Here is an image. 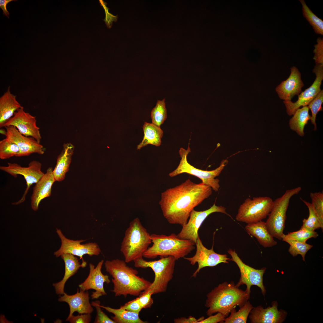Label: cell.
Returning a JSON list of instances; mask_svg holds the SVG:
<instances>
[{
    "label": "cell",
    "mask_w": 323,
    "mask_h": 323,
    "mask_svg": "<svg viewBox=\"0 0 323 323\" xmlns=\"http://www.w3.org/2000/svg\"><path fill=\"white\" fill-rule=\"evenodd\" d=\"M144 136L142 141L137 146L140 150L148 144L159 146L161 144V139L163 132L160 128L153 123L145 122L143 126Z\"/></svg>",
    "instance_id": "27"
},
{
    "label": "cell",
    "mask_w": 323,
    "mask_h": 323,
    "mask_svg": "<svg viewBox=\"0 0 323 323\" xmlns=\"http://www.w3.org/2000/svg\"><path fill=\"white\" fill-rule=\"evenodd\" d=\"M277 303H274L271 307L264 309L261 306L253 307L249 318L252 323H275L282 322L286 313L277 308Z\"/></svg>",
    "instance_id": "22"
},
{
    "label": "cell",
    "mask_w": 323,
    "mask_h": 323,
    "mask_svg": "<svg viewBox=\"0 0 323 323\" xmlns=\"http://www.w3.org/2000/svg\"><path fill=\"white\" fill-rule=\"evenodd\" d=\"M100 5L103 7L105 10V17L103 21L105 22L107 27L111 28L113 21L116 22L117 20L118 16H114L109 12V8L106 6L107 3L102 0H99Z\"/></svg>",
    "instance_id": "42"
},
{
    "label": "cell",
    "mask_w": 323,
    "mask_h": 323,
    "mask_svg": "<svg viewBox=\"0 0 323 323\" xmlns=\"http://www.w3.org/2000/svg\"><path fill=\"white\" fill-rule=\"evenodd\" d=\"M273 201L268 196L247 198L240 206L236 219L247 224L261 221L270 213Z\"/></svg>",
    "instance_id": "9"
},
{
    "label": "cell",
    "mask_w": 323,
    "mask_h": 323,
    "mask_svg": "<svg viewBox=\"0 0 323 323\" xmlns=\"http://www.w3.org/2000/svg\"><path fill=\"white\" fill-rule=\"evenodd\" d=\"M36 121V117L25 112L22 107L15 113L3 127L14 126L22 135L31 137L40 143L42 137Z\"/></svg>",
    "instance_id": "16"
},
{
    "label": "cell",
    "mask_w": 323,
    "mask_h": 323,
    "mask_svg": "<svg viewBox=\"0 0 323 323\" xmlns=\"http://www.w3.org/2000/svg\"><path fill=\"white\" fill-rule=\"evenodd\" d=\"M104 262L101 260L95 267L90 263L89 264V272L88 276L85 281L79 284L80 290L85 291L90 289L95 291L92 292L91 297L92 299H97L99 297L107 295L104 288L105 283L109 284L110 282L109 276L105 275L101 272V269Z\"/></svg>",
    "instance_id": "17"
},
{
    "label": "cell",
    "mask_w": 323,
    "mask_h": 323,
    "mask_svg": "<svg viewBox=\"0 0 323 323\" xmlns=\"http://www.w3.org/2000/svg\"><path fill=\"white\" fill-rule=\"evenodd\" d=\"M313 53L314 54L313 59L316 64L323 65V39L319 37L317 39V43L314 46Z\"/></svg>",
    "instance_id": "40"
},
{
    "label": "cell",
    "mask_w": 323,
    "mask_h": 323,
    "mask_svg": "<svg viewBox=\"0 0 323 323\" xmlns=\"http://www.w3.org/2000/svg\"><path fill=\"white\" fill-rule=\"evenodd\" d=\"M313 71L316 75L315 80L309 87L298 95V100L295 102L291 100L284 101L287 113L289 115H293L300 107L307 106L321 90L320 86L323 79V65L316 64Z\"/></svg>",
    "instance_id": "15"
},
{
    "label": "cell",
    "mask_w": 323,
    "mask_h": 323,
    "mask_svg": "<svg viewBox=\"0 0 323 323\" xmlns=\"http://www.w3.org/2000/svg\"><path fill=\"white\" fill-rule=\"evenodd\" d=\"M61 257L65 263L64 275L63 279L60 281L53 284L56 294L58 295H63L64 294V286L67 281L74 275L80 267H85L87 264L86 261L82 262L80 264L77 258L71 254H63L61 255Z\"/></svg>",
    "instance_id": "23"
},
{
    "label": "cell",
    "mask_w": 323,
    "mask_h": 323,
    "mask_svg": "<svg viewBox=\"0 0 323 323\" xmlns=\"http://www.w3.org/2000/svg\"><path fill=\"white\" fill-rule=\"evenodd\" d=\"M41 163L39 161L34 160L31 161L27 167H22L16 163H7V166H1L0 169L16 177L18 175H22L26 183L27 187L21 199L13 205H18L23 202L25 200L26 195L31 186L36 183L45 174L41 170Z\"/></svg>",
    "instance_id": "10"
},
{
    "label": "cell",
    "mask_w": 323,
    "mask_h": 323,
    "mask_svg": "<svg viewBox=\"0 0 323 323\" xmlns=\"http://www.w3.org/2000/svg\"><path fill=\"white\" fill-rule=\"evenodd\" d=\"M215 212L221 213L231 217L226 212L224 207L217 205L215 203L209 209L203 211H198L194 209L191 213L188 221L182 226L181 231L177 235L178 237L195 244L199 237L198 231L202 223L208 216Z\"/></svg>",
    "instance_id": "12"
},
{
    "label": "cell",
    "mask_w": 323,
    "mask_h": 323,
    "mask_svg": "<svg viewBox=\"0 0 323 323\" xmlns=\"http://www.w3.org/2000/svg\"><path fill=\"white\" fill-rule=\"evenodd\" d=\"M102 308L105 309L109 313L114 315L112 317V319L115 323H146L141 319L139 313L123 309H114L109 307H106L99 304Z\"/></svg>",
    "instance_id": "28"
},
{
    "label": "cell",
    "mask_w": 323,
    "mask_h": 323,
    "mask_svg": "<svg viewBox=\"0 0 323 323\" xmlns=\"http://www.w3.org/2000/svg\"><path fill=\"white\" fill-rule=\"evenodd\" d=\"M323 102V90H321L316 97L309 103L308 107L311 111V123L314 126V130L316 129V115L318 112L322 110V104Z\"/></svg>",
    "instance_id": "37"
},
{
    "label": "cell",
    "mask_w": 323,
    "mask_h": 323,
    "mask_svg": "<svg viewBox=\"0 0 323 323\" xmlns=\"http://www.w3.org/2000/svg\"><path fill=\"white\" fill-rule=\"evenodd\" d=\"M6 130H4V129H0V133L1 134H3V135L4 134V135H5V134H6Z\"/></svg>",
    "instance_id": "48"
},
{
    "label": "cell",
    "mask_w": 323,
    "mask_h": 323,
    "mask_svg": "<svg viewBox=\"0 0 323 323\" xmlns=\"http://www.w3.org/2000/svg\"><path fill=\"white\" fill-rule=\"evenodd\" d=\"M58 299L60 302L67 303L70 309L69 315L68 318L77 312L79 314H91L93 309L89 301V294L87 291H84L77 289V292L73 295H68L65 292Z\"/></svg>",
    "instance_id": "21"
},
{
    "label": "cell",
    "mask_w": 323,
    "mask_h": 323,
    "mask_svg": "<svg viewBox=\"0 0 323 323\" xmlns=\"http://www.w3.org/2000/svg\"><path fill=\"white\" fill-rule=\"evenodd\" d=\"M74 148V146L71 143L64 144L63 149L57 157L56 166L53 170L56 181L60 182L64 179L69 170Z\"/></svg>",
    "instance_id": "26"
},
{
    "label": "cell",
    "mask_w": 323,
    "mask_h": 323,
    "mask_svg": "<svg viewBox=\"0 0 323 323\" xmlns=\"http://www.w3.org/2000/svg\"><path fill=\"white\" fill-rule=\"evenodd\" d=\"M196 251L194 255L192 257L183 258L194 265L196 263L198 267L193 273L192 277L195 278L200 270L206 267H214L221 263H228L231 258L228 257L226 254H221L215 252L213 246L211 249H207L203 244L199 236L195 243Z\"/></svg>",
    "instance_id": "13"
},
{
    "label": "cell",
    "mask_w": 323,
    "mask_h": 323,
    "mask_svg": "<svg viewBox=\"0 0 323 323\" xmlns=\"http://www.w3.org/2000/svg\"><path fill=\"white\" fill-rule=\"evenodd\" d=\"M227 252L231 256V260L236 264L240 270V277L236 286L239 287L241 285L245 284L246 286L245 291L250 296L251 287L257 286L261 289L262 294L264 295L266 290L263 284V276L266 268H254L244 263L234 250L230 249Z\"/></svg>",
    "instance_id": "11"
},
{
    "label": "cell",
    "mask_w": 323,
    "mask_h": 323,
    "mask_svg": "<svg viewBox=\"0 0 323 323\" xmlns=\"http://www.w3.org/2000/svg\"><path fill=\"white\" fill-rule=\"evenodd\" d=\"M204 319L199 323H223L226 316L220 313H217L215 315H212Z\"/></svg>",
    "instance_id": "45"
},
{
    "label": "cell",
    "mask_w": 323,
    "mask_h": 323,
    "mask_svg": "<svg viewBox=\"0 0 323 323\" xmlns=\"http://www.w3.org/2000/svg\"><path fill=\"white\" fill-rule=\"evenodd\" d=\"M191 152L189 146L187 150L182 147L180 148L179 153L181 159L176 169L169 173V176L172 177L182 173H188L198 177L201 180L202 182L210 186L215 191H217L220 187V180L215 178L221 173L228 161L223 160L220 166L215 169L211 170H202L195 167L188 162L187 156Z\"/></svg>",
    "instance_id": "7"
},
{
    "label": "cell",
    "mask_w": 323,
    "mask_h": 323,
    "mask_svg": "<svg viewBox=\"0 0 323 323\" xmlns=\"http://www.w3.org/2000/svg\"><path fill=\"white\" fill-rule=\"evenodd\" d=\"M150 236L153 244L143 255L147 258L170 256L177 260L184 258L195 248L194 243L180 239L174 233L168 235L153 234Z\"/></svg>",
    "instance_id": "4"
},
{
    "label": "cell",
    "mask_w": 323,
    "mask_h": 323,
    "mask_svg": "<svg viewBox=\"0 0 323 323\" xmlns=\"http://www.w3.org/2000/svg\"><path fill=\"white\" fill-rule=\"evenodd\" d=\"M309 108L307 106L299 108L289 121V125L291 129L295 131L301 136L304 135V127L311 119V116L309 114Z\"/></svg>",
    "instance_id": "29"
},
{
    "label": "cell",
    "mask_w": 323,
    "mask_h": 323,
    "mask_svg": "<svg viewBox=\"0 0 323 323\" xmlns=\"http://www.w3.org/2000/svg\"><path fill=\"white\" fill-rule=\"evenodd\" d=\"M212 190L202 182L196 184L189 179L167 189L162 193L159 202L164 217L170 223L182 226L194 208L211 195Z\"/></svg>",
    "instance_id": "1"
},
{
    "label": "cell",
    "mask_w": 323,
    "mask_h": 323,
    "mask_svg": "<svg viewBox=\"0 0 323 323\" xmlns=\"http://www.w3.org/2000/svg\"><path fill=\"white\" fill-rule=\"evenodd\" d=\"M245 229L249 234L255 237L260 244L264 248L272 247L277 244L269 233L265 222L261 220L247 224Z\"/></svg>",
    "instance_id": "25"
},
{
    "label": "cell",
    "mask_w": 323,
    "mask_h": 323,
    "mask_svg": "<svg viewBox=\"0 0 323 323\" xmlns=\"http://www.w3.org/2000/svg\"><path fill=\"white\" fill-rule=\"evenodd\" d=\"M100 301H93L91 305L95 307L96 310L97 316L94 323H115L112 319L110 318L101 309L99 306Z\"/></svg>",
    "instance_id": "39"
},
{
    "label": "cell",
    "mask_w": 323,
    "mask_h": 323,
    "mask_svg": "<svg viewBox=\"0 0 323 323\" xmlns=\"http://www.w3.org/2000/svg\"><path fill=\"white\" fill-rule=\"evenodd\" d=\"M56 232L61 241L60 249L54 253V255L57 257L64 254L69 253L79 257L80 259L82 260V262H85L83 258L84 255H88L90 256L98 255L101 252L99 246L95 243L81 244V243L86 240H73L68 239L61 230L57 228H56Z\"/></svg>",
    "instance_id": "14"
},
{
    "label": "cell",
    "mask_w": 323,
    "mask_h": 323,
    "mask_svg": "<svg viewBox=\"0 0 323 323\" xmlns=\"http://www.w3.org/2000/svg\"><path fill=\"white\" fill-rule=\"evenodd\" d=\"M302 13L316 34L323 35V21L315 15L307 5L304 0H300Z\"/></svg>",
    "instance_id": "31"
},
{
    "label": "cell",
    "mask_w": 323,
    "mask_h": 323,
    "mask_svg": "<svg viewBox=\"0 0 323 323\" xmlns=\"http://www.w3.org/2000/svg\"><path fill=\"white\" fill-rule=\"evenodd\" d=\"M301 190L300 186L287 190L282 196L273 201L266 223L269 233L273 237L282 240L290 200L294 195L298 194Z\"/></svg>",
    "instance_id": "8"
},
{
    "label": "cell",
    "mask_w": 323,
    "mask_h": 323,
    "mask_svg": "<svg viewBox=\"0 0 323 323\" xmlns=\"http://www.w3.org/2000/svg\"><path fill=\"white\" fill-rule=\"evenodd\" d=\"M9 86L0 97V127L4 125L22 106L17 100L16 96L12 94Z\"/></svg>",
    "instance_id": "24"
},
{
    "label": "cell",
    "mask_w": 323,
    "mask_h": 323,
    "mask_svg": "<svg viewBox=\"0 0 323 323\" xmlns=\"http://www.w3.org/2000/svg\"><path fill=\"white\" fill-rule=\"evenodd\" d=\"M288 243L290 245L288 249V252L293 257L301 255L304 261H305V256L307 252L313 246L306 243H302L297 241L286 240L284 241Z\"/></svg>",
    "instance_id": "36"
},
{
    "label": "cell",
    "mask_w": 323,
    "mask_h": 323,
    "mask_svg": "<svg viewBox=\"0 0 323 323\" xmlns=\"http://www.w3.org/2000/svg\"><path fill=\"white\" fill-rule=\"evenodd\" d=\"M317 233L315 231H310L305 228H301L296 231L290 232L287 234H284L282 236V240H291L298 241L306 243L309 239L316 238L318 236Z\"/></svg>",
    "instance_id": "34"
},
{
    "label": "cell",
    "mask_w": 323,
    "mask_h": 323,
    "mask_svg": "<svg viewBox=\"0 0 323 323\" xmlns=\"http://www.w3.org/2000/svg\"><path fill=\"white\" fill-rule=\"evenodd\" d=\"M205 307L208 316L220 313L227 317L231 311L237 306L241 307L249 299L246 291L237 287L233 281L219 284L207 295Z\"/></svg>",
    "instance_id": "3"
},
{
    "label": "cell",
    "mask_w": 323,
    "mask_h": 323,
    "mask_svg": "<svg viewBox=\"0 0 323 323\" xmlns=\"http://www.w3.org/2000/svg\"><path fill=\"white\" fill-rule=\"evenodd\" d=\"M249 301H247L243 305L240 307L237 312L235 308L231 311L230 316L226 318L224 323H246L249 313L253 308Z\"/></svg>",
    "instance_id": "30"
},
{
    "label": "cell",
    "mask_w": 323,
    "mask_h": 323,
    "mask_svg": "<svg viewBox=\"0 0 323 323\" xmlns=\"http://www.w3.org/2000/svg\"><path fill=\"white\" fill-rule=\"evenodd\" d=\"M152 293L149 290H146L142 293L138 298L139 302L142 309L150 308L153 303L152 298Z\"/></svg>",
    "instance_id": "41"
},
{
    "label": "cell",
    "mask_w": 323,
    "mask_h": 323,
    "mask_svg": "<svg viewBox=\"0 0 323 323\" xmlns=\"http://www.w3.org/2000/svg\"><path fill=\"white\" fill-rule=\"evenodd\" d=\"M51 167H49L44 176L35 184L31 197V206L34 211L38 210L41 201L51 194L52 186L56 181Z\"/></svg>",
    "instance_id": "20"
},
{
    "label": "cell",
    "mask_w": 323,
    "mask_h": 323,
    "mask_svg": "<svg viewBox=\"0 0 323 323\" xmlns=\"http://www.w3.org/2000/svg\"><path fill=\"white\" fill-rule=\"evenodd\" d=\"M15 0H0V7L2 10L3 14L9 18L10 13L7 8V4L10 2L12 1H16Z\"/></svg>",
    "instance_id": "47"
},
{
    "label": "cell",
    "mask_w": 323,
    "mask_h": 323,
    "mask_svg": "<svg viewBox=\"0 0 323 323\" xmlns=\"http://www.w3.org/2000/svg\"><path fill=\"white\" fill-rule=\"evenodd\" d=\"M20 149L16 144L5 138L0 141V159H5L17 157Z\"/></svg>",
    "instance_id": "35"
},
{
    "label": "cell",
    "mask_w": 323,
    "mask_h": 323,
    "mask_svg": "<svg viewBox=\"0 0 323 323\" xmlns=\"http://www.w3.org/2000/svg\"><path fill=\"white\" fill-rule=\"evenodd\" d=\"M310 196L315 210L323 227V193L319 191L311 192Z\"/></svg>",
    "instance_id": "38"
},
{
    "label": "cell",
    "mask_w": 323,
    "mask_h": 323,
    "mask_svg": "<svg viewBox=\"0 0 323 323\" xmlns=\"http://www.w3.org/2000/svg\"><path fill=\"white\" fill-rule=\"evenodd\" d=\"M126 263L124 260L118 259L105 262L106 270L112 277L114 287L112 291L115 296H139L147 290L152 283L138 275V271Z\"/></svg>",
    "instance_id": "2"
},
{
    "label": "cell",
    "mask_w": 323,
    "mask_h": 323,
    "mask_svg": "<svg viewBox=\"0 0 323 323\" xmlns=\"http://www.w3.org/2000/svg\"><path fill=\"white\" fill-rule=\"evenodd\" d=\"M150 234L136 217L131 221L126 230L120 251L127 263L143 257L152 243Z\"/></svg>",
    "instance_id": "5"
},
{
    "label": "cell",
    "mask_w": 323,
    "mask_h": 323,
    "mask_svg": "<svg viewBox=\"0 0 323 323\" xmlns=\"http://www.w3.org/2000/svg\"><path fill=\"white\" fill-rule=\"evenodd\" d=\"M176 260L173 257L169 256L161 257L158 260L153 261H147L141 257L133 262L136 267H149L153 271L154 280L147 290L155 294L166 291L168 284L173 277Z\"/></svg>",
    "instance_id": "6"
},
{
    "label": "cell",
    "mask_w": 323,
    "mask_h": 323,
    "mask_svg": "<svg viewBox=\"0 0 323 323\" xmlns=\"http://www.w3.org/2000/svg\"><path fill=\"white\" fill-rule=\"evenodd\" d=\"M91 318L90 314H81L76 316L72 315L70 317L67 318L66 321L71 323H89L91 321Z\"/></svg>",
    "instance_id": "44"
},
{
    "label": "cell",
    "mask_w": 323,
    "mask_h": 323,
    "mask_svg": "<svg viewBox=\"0 0 323 323\" xmlns=\"http://www.w3.org/2000/svg\"><path fill=\"white\" fill-rule=\"evenodd\" d=\"M120 307L132 312L139 313L142 310L138 298L126 303Z\"/></svg>",
    "instance_id": "43"
},
{
    "label": "cell",
    "mask_w": 323,
    "mask_h": 323,
    "mask_svg": "<svg viewBox=\"0 0 323 323\" xmlns=\"http://www.w3.org/2000/svg\"><path fill=\"white\" fill-rule=\"evenodd\" d=\"M304 86L300 72L296 67L293 66L290 68L289 77L278 85L275 90L281 99L290 101L295 95H298L301 92Z\"/></svg>",
    "instance_id": "19"
},
{
    "label": "cell",
    "mask_w": 323,
    "mask_h": 323,
    "mask_svg": "<svg viewBox=\"0 0 323 323\" xmlns=\"http://www.w3.org/2000/svg\"><path fill=\"white\" fill-rule=\"evenodd\" d=\"M204 319V317H202L199 319H197L195 317L190 316L188 318L181 317L175 319H174L175 323H199L200 321Z\"/></svg>",
    "instance_id": "46"
},
{
    "label": "cell",
    "mask_w": 323,
    "mask_h": 323,
    "mask_svg": "<svg viewBox=\"0 0 323 323\" xmlns=\"http://www.w3.org/2000/svg\"><path fill=\"white\" fill-rule=\"evenodd\" d=\"M301 199L308 208L309 211L308 217L307 219L305 218L303 220V224L301 228L313 231L321 228L323 231V227L322 226L313 204L305 200Z\"/></svg>",
    "instance_id": "32"
},
{
    "label": "cell",
    "mask_w": 323,
    "mask_h": 323,
    "mask_svg": "<svg viewBox=\"0 0 323 323\" xmlns=\"http://www.w3.org/2000/svg\"><path fill=\"white\" fill-rule=\"evenodd\" d=\"M165 100L164 98L161 100H158L156 106L151 112L152 123L159 127L164 123L167 117Z\"/></svg>",
    "instance_id": "33"
},
{
    "label": "cell",
    "mask_w": 323,
    "mask_h": 323,
    "mask_svg": "<svg viewBox=\"0 0 323 323\" xmlns=\"http://www.w3.org/2000/svg\"><path fill=\"white\" fill-rule=\"evenodd\" d=\"M5 127L6 138L15 143L19 148L20 153L17 157L28 156L33 153L40 155L44 153L45 148L34 138L22 135L14 126Z\"/></svg>",
    "instance_id": "18"
}]
</instances>
